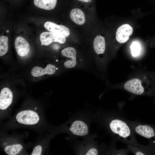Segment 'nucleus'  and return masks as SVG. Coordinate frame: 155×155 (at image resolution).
I'll use <instances>...</instances> for the list:
<instances>
[{
	"label": "nucleus",
	"instance_id": "ddd939ff",
	"mask_svg": "<svg viewBox=\"0 0 155 155\" xmlns=\"http://www.w3.org/2000/svg\"><path fill=\"white\" fill-rule=\"evenodd\" d=\"M71 20L76 24L82 25L85 22V18L83 11L78 8H75L72 9L70 14Z\"/></svg>",
	"mask_w": 155,
	"mask_h": 155
},
{
	"label": "nucleus",
	"instance_id": "2eb2a0df",
	"mask_svg": "<svg viewBox=\"0 0 155 155\" xmlns=\"http://www.w3.org/2000/svg\"><path fill=\"white\" fill-rule=\"evenodd\" d=\"M23 149V146L21 144H14L6 145L4 150L8 155H16L19 154Z\"/></svg>",
	"mask_w": 155,
	"mask_h": 155
},
{
	"label": "nucleus",
	"instance_id": "20e7f679",
	"mask_svg": "<svg viewBox=\"0 0 155 155\" xmlns=\"http://www.w3.org/2000/svg\"><path fill=\"white\" fill-rule=\"evenodd\" d=\"M143 84L141 80L135 78L127 81L124 84V88L126 90L133 94L141 95L146 91V88Z\"/></svg>",
	"mask_w": 155,
	"mask_h": 155
},
{
	"label": "nucleus",
	"instance_id": "f03ea898",
	"mask_svg": "<svg viewBox=\"0 0 155 155\" xmlns=\"http://www.w3.org/2000/svg\"><path fill=\"white\" fill-rule=\"evenodd\" d=\"M41 45L48 46L53 42L60 44L64 43L66 41L65 37L63 34L51 32L42 33L40 36Z\"/></svg>",
	"mask_w": 155,
	"mask_h": 155
},
{
	"label": "nucleus",
	"instance_id": "423d86ee",
	"mask_svg": "<svg viewBox=\"0 0 155 155\" xmlns=\"http://www.w3.org/2000/svg\"><path fill=\"white\" fill-rule=\"evenodd\" d=\"M13 99V93L10 90L7 88H3L0 94V110L7 109L11 104Z\"/></svg>",
	"mask_w": 155,
	"mask_h": 155
},
{
	"label": "nucleus",
	"instance_id": "f257e3e1",
	"mask_svg": "<svg viewBox=\"0 0 155 155\" xmlns=\"http://www.w3.org/2000/svg\"><path fill=\"white\" fill-rule=\"evenodd\" d=\"M16 119L19 123L32 125L36 124L40 121L38 113L32 110H25L20 111L16 115Z\"/></svg>",
	"mask_w": 155,
	"mask_h": 155
},
{
	"label": "nucleus",
	"instance_id": "6e6552de",
	"mask_svg": "<svg viewBox=\"0 0 155 155\" xmlns=\"http://www.w3.org/2000/svg\"><path fill=\"white\" fill-rule=\"evenodd\" d=\"M15 46L18 54L21 57L26 56L29 51L30 47L28 43L21 36H19L16 38Z\"/></svg>",
	"mask_w": 155,
	"mask_h": 155
},
{
	"label": "nucleus",
	"instance_id": "6ab92c4d",
	"mask_svg": "<svg viewBox=\"0 0 155 155\" xmlns=\"http://www.w3.org/2000/svg\"><path fill=\"white\" fill-rule=\"evenodd\" d=\"M98 154V151L95 148H92L90 149L86 153V155H97Z\"/></svg>",
	"mask_w": 155,
	"mask_h": 155
},
{
	"label": "nucleus",
	"instance_id": "7ed1b4c3",
	"mask_svg": "<svg viewBox=\"0 0 155 155\" xmlns=\"http://www.w3.org/2000/svg\"><path fill=\"white\" fill-rule=\"evenodd\" d=\"M109 126L113 132L122 137H127L130 135V128L127 124L122 120H113L110 123Z\"/></svg>",
	"mask_w": 155,
	"mask_h": 155
},
{
	"label": "nucleus",
	"instance_id": "aec40b11",
	"mask_svg": "<svg viewBox=\"0 0 155 155\" xmlns=\"http://www.w3.org/2000/svg\"><path fill=\"white\" fill-rule=\"evenodd\" d=\"M78 1L85 3H88L92 1V0H77Z\"/></svg>",
	"mask_w": 155,
	"mask_h": 155
},
{
	"label": "nucleus",
	"instance_id": "9d476101",
	"mask_svg": "<svg viewBox=\"0 0 155 155\" xmlns=\"http://www.w3.org/2000/svg\"><path fill=\"white\" fill-rule=\"evenodd\" d=\"M69 130L74 134L84 136L88 133V128L86 123L82 121L77 120L72 124Z\"/></svg>",
	"mask_w": 155,
	"mask_h": 155
},
{
	"label": "nucleus",
	"instance_id": "39448f33",
	"mask_svg": "<svg viewBox=\"0 0 155 155\" xmlns=\"http://www.w3.org/2000/svg\"><path fill=\"white\" fill-rule=\"evenodd\" d=\"M133 29L129 24H125L120 26L117 29L116 38L117 41L120 43H124L129 39V36L133 33Z\"/></svg>",
	"mask_w": 155,
	"mask_h": 155
},
{
	"label": "nucleus",
	"instance_id": "4be33fe9",
	"mask_svg": "<svg viewBox=\"0 0 155 155\" xmlns=\"http://www.w3.org/2000/svg\"><path fill=\"white\" fill-rule=\"evenodd\" d=\"M6 32H7L8 33L9 32V31L8 30H7L6 31Z\"/></svg>",
	"mask_w": 155,
	"mask_h": 155
},
{
	"label": "nucleus",
	"instance_id": "9b49d317",
	"mask_svg": "<svg viewBox=\"0 0 155 155\" xmlns=\"http://www.w3.org/2000/svg\"><path fill=\"white\" fill-rule=\"evenodd\" d=\"M55 65L49 64L44 69L39 67H34L32 69L31 74L34 77H38L45 74H53L55 72Z\"/></svg>",
	"mask_w": 155,
	"mask_h": 155
},
{
	"label": "nucleus",
	"instance_id": "0eeeda50",
	"mask_svg": "<svg viewBox=\"0 0 155 155\" xmlns=\"http://www.w3.org/2000/svg\"><path fill=\"white\" fill-rule=\"evenodd\" d=\"M62 55L63 56L68 57L70 60L66 61L64 65L67 68H70L75 67L76 64V51L75 48L69 47L65 48L61 52Z\"/></svg>",
	"mask_w": 155,
	"mask_h": 155
},
{
	"label": "nucleus",
	"instance_id": "4468645a",
	"mask_svg": "<svg viewBox=\"0 0 155 155\" xmlns=\"http://www.w3.org/2000/svg\"><path fill=\"white\" fill-rule=\"evenodd\" d=\"M93 47L95 52L97 54H100L104 53L105 48L104 38L100 35L96 36L94 40Z\"/></svg>",
	"mask_w": 155,
	"mask_h": 155
},
{
	"label": "nucleus",
	"instance_id": "f8f14e48",
	"mask_svg": "<svg viewBox=\"0 0 155 155\" xmlns=\"http://www.w3.org/2000/svg\"><path fill=\"white\" fill-rule=\"evenodd\" d=\"M135 131L138 134L147 138L154 137L155 135L153 128L147 125H139L135 128Z\"/></svg>",
	"mask_w": 155,
	"mask_h": 155
},
{
	"label": "nucleus",
	"instance_id": "dca6fc26",
	"mask_svg": "<svg viewBox=\"0 0 155 155\" xmlns=\"http://www.w3.org/2000/svg\"><path fill=\"white\" fill-rule=\"evenodd\" d=\"M8 38L2 36L0 37V56L4 55L8 50Z\"/></svg>",
	"mask_w": 155,
	"mask_h": 155
},
{
	"label": "nucleus",
	"instance_id": "1a4fd4ad",
	"mask_svg": "<svg viewBox=\"0 0 155 155\" xmlns=\"http://www.w3.org/2000/svg\"><path fill=\"white\" fill-rule=\"evenodd\" d=\"M44 27L50 32L61 34L65 37L69 35L70 31L68 28L62 25H59L53 22L47 21L44 24Z\"/></svg>",
	"mask_w": 155,
	"mask_h": 155
},
{
	"label": "nucleus",
	"instance_id": "a211bd4d",
	"mask_svg": "<svg viewBox=\"0 0 155 155\" xmlns=\"http://www.w3.org/2000/svg\"><path fill=\"white\" fill-rule=\"evenodd\" d=\"M42 148L40 145H37L33 148L31 155H40L42 153Z\"/></svg>",
	"mask_w": 155,
	"mask_h": 155
},
{
	"label": "nucleus",
	"instance_id": "412c9836",
	"mask_svg": "<svg viewBox=\"0 0 155 155\" xmlns=\"http://www.w3.org/2000/svg\"><path fill=\"white\" fill-rule=\"evenodd\" d=\"M135 155H144V154L141 152H137L135 154Z\"/></svg>",
	"mask_w": 155,
	"mask_h": 155
},
{
	"label": "nucleus",
	"instance_id": "f3484780",
	"mask_svg": "<svg viewBox=\"0 0 155 155\" xmlns=\"http://www.w3.org/2000/svg\"><path fill=\"white\" fill-rule=\"evenodd\" d=\"M131 54L134 57H137L140 54L141 46L140 44L138 42L134 41L131 44L130 46Z\"/></svg>",
	"mask_w": 155,
	"mask_h": 155
}]
</instances>
